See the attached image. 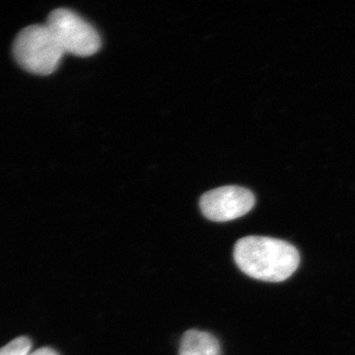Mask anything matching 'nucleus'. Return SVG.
Wrapping results in <instances>:
<instances>
[{
	"mask_svg": "<svg viewBox=\"0 0 355 355\" xmlns=\"http://www.w3.org/2000/svg\"><path fill=\"white\" fill-rule=\"evenodd\" d=\"M234 260L252 279L284 282L297 270L300 257L291 243L265 236H247L236 243Z\"/></svg>",
	"mask_w": 355,
	"mask_h": 355,
	"instance_id": "nucleus-1",
	"label": "nucleus"
},
{
	"mask_svg": "<svg viewBox=\"0 0 355 355\" xmlns=\"http://www.w3.org/2000/svg\"><path fill=\"white\" fill-rule=\"evenodd\" d=\"M13 55L22 69L37 76L53 73L64 51L46 25H31L21 30L13 44Z\"/></svg>",
	"mask_w": 355,
	"mask_h": 355,
	"instance_id": "nucleus-2",
	"label": "nucleus"
},
{
	"mask_svg": "<svg viewBox=\"0 0 355 355\" xmlns=\"http://www.w3.org/2000/svg\"><path fill=\"white\" fill-rule=\"evenodd\" d=\"M46 25L64 53L90 57L101 48V38L95 28L69 9L51 11Z\"/></svg>",
	"mask_w": 355,
	"mask_h": 355,
	"instance_id": "nucleus-3",
	"label": "nucleus"
},
{
	"mask_svg": "<svg viewBox=\"0 0 355 355\" xmlns=\"http://www.w3.org/2000/svg\"><path fill=\"white\" fill-rule=\"evenodd\" d=\"M254 197L248 189L226 186L214 189L200 198V207L203 216L216 222L234 220L253 209Z\"/></svg>",
	"mask_w": 355,
	"mask_h": 355,
	"instance_id": "nucleus-4",
	"label": "nucleus"
},
{
	"mask_svg": "<svg viewBox=\"0 0 355 355\" xmlns=\"http://www.w3.org/2000/svg\"><path fill=\"white\" fill-rule=\"evenodd\" d=\"M180 355H221L220 345L207 331L190 330L182 338Z\"/></svg>",
	"mask_w": 355,
	"mask_h": 355,
	"instance_id": "nucleus-5",
	"label": "nucleus"
},
{
	"mask_svg": "<svg viewBox=\"0 0 355 355\" xmlns=\"http://www.w3.org/2000/svg\"><path fill=\"white\" fill-rule=\"evenodd\" d=\"M32 343L27 336L14 338L0 349V355H29L31 354Z\"/></svg>",
	"mask_w": 355,
	"mask_h": 355,
	"instance_id": "nucleus-6",
	"label": "nucleus"
},
{
	"mask_svg": "<svg viewBox=\"0 0 355 355\" xmlns=\"http://www.w3.org/2000/svg\"><path fill=\"white\" fill-rule=\"evenodd\" d=\"M29 355H60L55 352V349H51V347H42L31 352Z\"/></svg>",
	"mask_w": 355,
	"mask_h": 355,
	"instance_id": "nucleus-7",
	"label": "nucleus"
}]
</instances>
